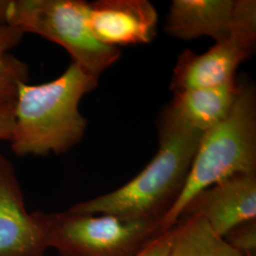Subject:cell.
I'll return each mask as SVG.
<instances>
[{
    "mask_svg": "<svg viewBox=\"0 0 256 256\" xmlns=\"http://www.w3.org/2000/svg\"><path fill=\"white\" fill-rule=\"evenodd\" d=\"M191 214L200 216L223 238L238 225L256 220V174H236L200 192L182 216Z\"/></svg>",
    "mask_w": 256,
    "mask_h": 256,
    "instance_id": "obj_9",
    "label": "cell"
},
{
    "mask_svg": "<svg viewBox=\"0 0 256 256\" xmlns=\"http://www.w3.org/2000/svg\"><path fill=\"white\" fill-rule=\"evenodd\" d=\"M28 66L12 54L0 57V104L14 102L19 86L28 82Z\"/></svg>",
    "mask_w": 256,
    "mask_h": 256,
    "instance_id": "obj_13",
    "label": "cell"
},
{
    "mask_svg": "<svg viewBox=\"0 0 256 256\" xmlns=\"http://www.w3.org/2000/svg\"><path fill=\"white\" fill-rule=\"evenodd\" d=\"M48 247L60 256H135L160 234V221L40 212Z\"/></svg>",
    "mask_w": 256,
    "mask_h": 256,
    "instance_id": "obj_5",
    "label": "cell"
},
{
    "mask_svg": "<svg viewBox=\"0 0 256 256\" xmlns=\"http://www.w3.org/2000/svg\"><path fill=\"white\" fill-rule=\"evenodd\" d=\"M160 147L146 167L113 192L74 205L70 212L160 221L182 190L202 133L158 126Z\"/></svg>",
    "mask_w": 256,
    "mask_h": 256,
    "instance_id": "obj_2",
    "label": "cell"
},
{
    "mask_svg": "<svg viewBox=\"0 0 256 256\" xmlns=\"http://www.w3.org/2000/svg\"><path fill=\"white\" fill-rule=\"evenodd\" d=\"M46 248L40 212H28L16 169L0 154V256H43Z\"/></svg>",
    "mask_w": 256,
    "mask_h": 256,
    "instance_id": "obj_7",
    "label": "cell"
},
{
    "mask_svg": "<svg viewBox=\"0 0 256 256\" xmlns=\"http://www.w3.org/2000/svg\"><path fill=\"white\" fill-rule=\"evenodd\" d=\"M256 174V101L252 86L240 82L229 115L202 135L182 190L160 220L172 229L188 204L202 191L236 174Z\"/></svg>",
    "mask_w": 256,
    "mask_h": 256,
    "instance_id": "obj_3",
    "label": "cell"
},
{
    "mask_svg": "<svg viewBox=\"0 0 256 256\" xmlns=\"http://www.w3.org/2000/svg\"><path fill=\"white\" fill-rule=\"evenodd\" d=\"M25 34L18 28L0 21V57L10 54V50L18 46Z\"/></svg>",
    "mask_w": 256,
    "mask_h": 256,
    "instance_id": "obj_15",
    "label": "cell"
},
{
    "mask_svg": "<svg viewBox=\"0 0 256 256\" xmlns=\"http://www.w3.org/2000/svg\"><path fill=\"white\" fill-rule=\"evenodd\" d=\"M234 7L236 0H174L165 32L183 40L208 36L223 41L230 34Z\"/></svg>",
    "mask_w": 256,
    "mask_h": 256,
    "instance_id": "obj_11",
    "label": "cell"
},
{
    "mask_svg": "<svg viewBox=\"0 0 256 256\" xmlns=\"http://www.w3.org/2000/svg\"><path fill=\"white\" fill-rule=\"evenodd\" d=\"M98 82V78L72 62L50 82L21 84L14 102L12 151L18 156H45L63 154L78 144L88 126L79 104Z\"/></svg>",
    "mask_w": 256,
    "mask_h": 256,
    "instance_id": "obj_1",
    "label": "cell"
},
{
    "mask_svg": "<svg viewBox=\"0 0 256 256\" xmlns=\"http://www.w3.org/2000/svg\"><path fill=\"white\" fill-rule=\"evenodd\" d=\"M172 239V229L162 232L135 256H168Z\"/></svg>",
    "mask_w": 256,
    "mask_h": 256,
    "instance_id": "obj_16",
    "label": "cell"
},
{
    "mask_svg": "<svg viewBox=\"0 0 256 256\" xmlns=\"http://www.w3.org/2000/svg\"><path fill=\"white\" fill-rule=\"evenodd\" d=\"M168 256H243L198 214L182 216L172 228Z\"/></svg>",
    "mask_w": 256,
    "mask_h": 256,
    "instance_id": "obj_12",
    "label": "cell"
},
{
    "mask_svg": "<svg viewBox=\"0 0 256 256\" xmlns=\"http://www.w3.org/2000/svg\"><path fill=\"white\" fill-rule=\"evenodd\" d=\"M239 88L240 82L236 78L214 88L174 92L173 99L160 115L158 126L204 134L229 115Z\"/></svg>",
    "mask_w": 256,
    "mask_h": 256,
    "instance_id": "obj_10",
    "label": "cell"
},
{
    "mask_svg": "<svg viewBox=\"0 0 256 256\" xmlns=\"http://www.w3.org/2000/svg\"><path fill=\"white\" fill-rule=\"evenodd\" d=\"M256 44V2L236 0L229 37L202 54L184 50L174 66L170 90L214 88L236 79L239 64L252 54Z\"/></svg>",
    "mask_w": 256,
    "mask_h": 256,
    "instance_id": "obj_6",
    "label": "cell"
},
{
    "mask_svg": "<svg viewBox=\"0 0 256 256\" xmlns=\"http://www.w3.org/2000/svg\"><path fill=\"white\" fill-rule=\"evenodd\" d=\"M232 247L242 256L256 254V220L244 222L224 236Z\"/></svg>",
    "mask_w": 256,
    "mask_h": 256,
    "instance_id": "obj_14",
    "label": "cell"
},
{
    "mask_svg": "<svg viewBox=\"0 0 256 256\" xmlns=\"http://www.w3.org/2000/svg\"><path fill=\"white\" fill-rule=\"evenodd\" d=\"M88 10L82 0H0V21L64 48L72 62L99 79L120 52L93 36Z\"/></svg>",
    "mask_w": 256,
    "mask_h": 256,
    "instance_id": "obj_4",
    "label": "cell"
},
{
    "mask_svg": "<svg viewBox=\"0 0 256 256\" xmlns=\"http://www.w3.org/2000/svg\"><path fill=\"white\" fill-rule=\"evenodd\" d=\"M14 128V102L0 104V140L10 142Z\"/></svg>",
    "mask_w": 256,
    "mask_h": 256,
    "instance_id": "obj_17",
    "label": "cell"
},
{
    "mask_svg": "<svg viewBox=\"0 0 256 256\" xmlns=\"http://www.w3.org/2000/svg\"><path fill=\"white\" fill-rule=\"evenodd\" d=\"M88 23L100 43L118 48L150 43L158 12L147 0H98L88 3Z\"/></svg>",
    "mask_w": 256,
    "mask_h": 256,
    "instance_id": "obj_8",
    "label": "cell"
}]
</instances>
